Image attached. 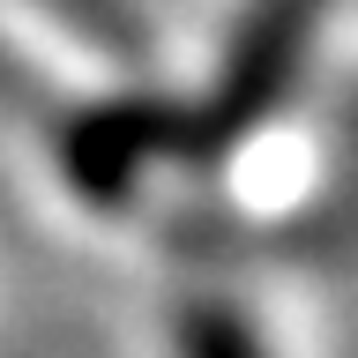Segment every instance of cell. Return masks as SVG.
Instances as JSON below:
<instances>
[{
    "label": "cell",
    "instance_id": "1",
    "mask_svg": "<svg viewBox=\"0 0 358 358\" xmlns=\"http://www.w3.org/2000/svg\"><path fill=\"white\" fill-rule=\"evenodd\" d=\"M313 15H321V0H276L262 15V30L246 38V52H239V67H231V83H224V97H217V120H209V134H231V127H246L254 112L284 90V75H291V60H299V45H306V30H313Z\"/></svg>",
    "mask_w": 358,
    "mask_h": 358
},
{
    "label": "cell",
    "instance_id": "2",
    "mask_svg": "<svg viewBox=\"0 0 358 358\" xmlns=\"http://www.w3.org/2000/svg\"><path fill=\"white\" fill-rule=\"evenodd\" d=\"M187 358H262V351L231 313H194L187 321Z\"/></svg>",
    "mask_w": 358,
    "mask_h": 358
}]
</instances>
